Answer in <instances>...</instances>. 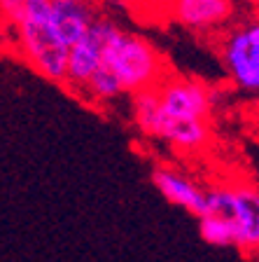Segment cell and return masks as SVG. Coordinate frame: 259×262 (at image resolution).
<instances>
[{"label": "cell", "mask_w": 259, "mask_h": 262, "mask_svg": "<svg viewBox=\"0 0 259 262\" xmlns=\"http://www.w3.org/2000/svg\"><path fill=\"white\" fill-rule=\"evenodd\" d=\"M152 185L159 190V194L171 202L173 206L184 208L187 213L196 215V218H203L208 215V190L196 183L194 178H189L187 173L178 169H171L166 164H159L154 166L150 173Z\"/></svg>", "instance_id": "ba28073f"}, {"label": "cell", "mask_w": 259, "mask_h": 262, "mask_svg": "<svg viewBox=\"0 0 259 262\" xmlns=\"http://www.w3.org/2000/svg\"><path fill=\"white\" fill-rule=\"evenodd\" d=\"M220 61L233 87L259 96V19L238 24L222 35Z\"/></svg>", "instance_id": "5b68a950"}, {"label": "cell", "mask_w": 259, "mask_h": 262, "mask_svg": "<svg viewBox=\"0 0 259 262\" xmlns=\"http://www.w3.org/2000/svg\"><path fill=\"white\" fill-rule=\"evenodd\" d=\"M208 213L227 220L233 232V248L245 255H259V187L252 183L210 187Z\"/></svg>", "instance_id": "277c9868"}, {"label": "cell", "mask_w": 259, "mask_h": 262, "mask_svg": "<svg viewBox=\"0 0 259 262\" xmlns=\"http://www.w3.org/2000/svg\"><path fill=\"white\" fill-rule=\"evenodd\" d=\"M82 92H84L86 96H89V101H93V103H112V101H117V98L124 94V89H122V84L117 82V77L101 66V68L93 73L91 80L86 82V87L82 89Z\"/></svg>", "instance_id": "8fae6325"}, {"label": "cell", "mask_w": 259, "mask_h": 262, "mask_svg": "<svg viewBox=\"0 0 259 262\" xmlns=\"http://www.w3.org/2000/svg\"><path fill=\"white\" fill-rule=\"evenodd\" d=\"M14 28L21 54L33 71L54 84H65L68 45L61 40L54 24L52 0H23L21 16Z\"/></svg>", "instance_id": "6da1fadb"}, {"label": "cell", "mask_w": 259, "mask_h": 262, "mask_svg": "<svg viewBox=\"0 0 259 262\" xmlns=\"http://www.w3.org/2000/svg\"><path fill=\"white\" fill-rule=\"evenodd\" d=\"M117 26L108 16H98L91 24L89 33L80 42H75L68 49V66H65V84L63 87L82 92L86 82L93 77V73L101 68L103 59V45L108 40L110 31Z\"/></svg>", "instance_id": "52a82bcc"}, {"label": "cell", "mask_w": 259, "mask_h": 262, "mask_svg": "<svg viewBox=\"0 0 259 262\" xmlns=\"http://www.w3.org/2000/svg\"><path fill=\"white\" fill-rule=\"evenodd\" d=\"M159 108L171 120H210L215 110V92L205 87V82L194 77H163L154 87Z\"/></svg>", "instance_id": "8992f818"}, {"label": "cell", "mask_w": 259, "mask_h": 262, "mask_svg": "<svg viewBox=\"0 0 259 262\" xmlns=\"http://www.w3.org/2000/svg\"><path fill=\"white\" fill-rule=\"evenodd\" d=\"M199 232L205 244H210V246H217V248L233 246V232L229 227V223L222 220L220 215H215V213H208V215L199 218Z\"/></svg>", "instance_id": "7c38bea8"}, {"label": "cell", "mask_w": 259, "mask_h": 262, "mask_svg": "<svg viewBox=\"0 0 259 262\" xmlns=\"http://www.w3.org/2000/svg\"><path fill=\"white\" fill-rule=\"evenodd\" d=\"M135 126L150 138L168 143L180 152H201L210 143V124L201 120H171L159 108L154 89L138 92L131 98Z\"/></svg>", "instance_id": "3957f363"}, {"label": "cell", "mask_w": 259, "mask_h": 262, "mask_svg": "<svg viewBox=\"0 0 259 262\" xmlns=\"http://www.w3.org/2000/svg\"><path fill=\"white\" fill-rule=\"evenodd\" d=\"M91 3H93V0H91Z\"/></svg>", "instance_id": "5bb4252c"}, {"label": "cell", "mask_w": 259, "mask_h": 262, "mask_svg": "<svg viewBox=\"0 0 259 262\" xmlns=\"http://www.w3.org/2000/svg\"><path fill=\"white\" fill-rule=\"evenodd\" d=\"M54 24L61 33V40L68 49L84 38L91 24L98 19L91 0H52Z\"/></svg>", "instance_id": "30bf717a"}, {"label": "cell", "mask_w": 259, "mask_h": 262, "mask_svg": "<svg viewBox=\"0 0 259 262\" xmlns=\"http://www.w3.org/2000/svg\"><path fill=\"white\" fill-rule=\"evenodd\" d=\"M101 66L110 71L122 84L124 94H138L159 87L168 75L166 59L150 40L114 26L103 45Z\"/></svg>", "instance_id": "7a4b0ae2"}, {"label": "cell", "mask_w": 259, "mask_h": 262, "mask_svg": "<svg viewBox=\"0 0 259 262\" xmlns=\"http://www.w3.org/2000/svg\"><path fill=\"white\" fill-rule=\"evenodd\" d=\"M175 21L196 33L224 26L231 16V0H171Z\"/></svg>", "instance_id": "9c48e42d"}, {"label": "cell", "mask_w": 259, "mask_h": 262, "mask_svg": "<svg viewBox=\"0 0 259 262\" xmlns=\"http://www.w3.org/2000/svg\"><path fill=\"white\" fill-rule=\"evenodd\" d=\"M21 10H23V0H0V12H3V16H5L7 21H12V24L19 21Z\"/></svg>", "instance_id": "4fadbf2b"}]
</instances>
